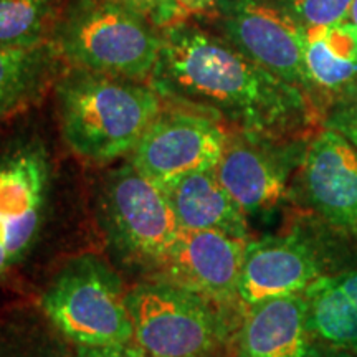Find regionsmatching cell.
<instances>
[{
    "mask_svg": "<svg viewBox=\"0 0 357 357\" xmlns=\"http://www.w3.org/2000/svg\"><path fill=\"white\" fill-rule=\"evenodd\" d=\"M227 139L229 129L220 119L169 102L142 134L129 162L162 187L185 174L215 169Z\"/></svg>",
    "mask_w": 357,
    "mask_h": 357,
    "instance_id": "52a82bcc",
    "label": "cell"
},
{
    "mask_svg": "<svg viewBox=\"0 0 357 357\" xmlns=\"http://www.w3.org/2000/svg\"><path fill=\"white\" fill-rule=\"evenodd\" d=\"M43 146H19L0 159V276L32 245L43 217L48 189Z\"/></svg>",
    "mask_w": 357,
    "mask_h": 357,
    "instance_id": "9c48e42d",
    "label": "cell"
},
{
    "mask_svg": "<svg viewBox=\"0 0 357 357\" xmlns=\"http://www.w3.org/2000/svg\"><path fill=\"white\" fill-rule=\"evenodd\" d=\"M305 294L270 298L248 306L236 336V357H321Z\"/></svg>",
    "mask_w": 357,
    "mask_h": 357,
    "instance_id": "5bb4252c",
    "label": "cell"
},
{
    "mask_svg": "<svg viewBox=\"0 0 357 357\" xmlns=\"http://www.w3.org/2000/svg\"><path fill=\"white\" fill-rule=\"evenodd\" d=\"M160 189L166 194L181 229L215 230L248 238L247 215L218 181L215 169L185 174Z\"/></svg>",
    "mask_w": 357,
    "mask_h": 357,
    "instance_id": "9a60e30c",
    "label": "cell"
},
{
    "mask_svg": "<svg viewBox=\"0 0 357 357\" xmlns=\"http://www.w3.org/2000/svg\"><path fill=\"white\" fill-rule=\"evenodd\" d=\"M334 278H336L339 287L344 289V291L352 298V301L357 305V270L344 271V273L334 276Z\"/></svg>",
    "mask_w": 357,
    "mask_h": 357,
    "instance_id": "484cf974",
    "label": "cell"
},
{
    "mask_svg": "<svg viewBox=\"0 0 357 357\" xmlns=\"http://www.w3.org/2000/svg\"><path fill=\"white\" fill-rule=\"evenodd\" d=\"M52 42L68 66L149 83L162 30L114 0H68Z\"/></svg>",
    "mask_w": 357,
    "mask_h": 357,
    "instance_id": "3957f363",
    "label": "cell"
},
{
    "mask_svg": "<svg viewBox=\"0 0 357 357\" xmlns=\"http://www.w3.org/2000/svg\"><path fill=\"white\" fill-rule=\"evenodd\" d=\"M101 205L114 247L129 260L158 268L181 231L164 190L128 162L108 177Z\"/></svg>",
    "mask_w": 357,
    "mask_h": 357,
    "instance_id": "8992f818",
    "label": "cell"
},
{
    "mask_svg": "<svg viewBox=\"0 0 357 357\" xmlns=\"http://www.w3.org/2000/svg\"><path fill=\"white\" fill-rule=\"evenodd\" d=\"M349 22H352L357 26V0H352L351 3V10H349Z\"/></svg>",
    "mask_w": 357,
    "mask_h": 357,
    "instance_id": "83f0119b",
    "label": "cell"
},
{
    "mask_svg": "<svg viewBox=\"0 0 357 357\" xmlns=\"http://www.w3.org/2000/svg\"><path fill=\"white\" fill-rule=\"evenodd\" d=\"M326 118L324 126L341 134L357 151V86L334 102Z\"/></svg>",
    "mask_w": 357,
    "mask_h": 357,
    "instance_id": "7402d4cb",
    "label": "cell"
},
{
    "mask_svg": "<svg viewBox=\"0 0 357 357\" xmlns=\"http://www.w3.org/2000/svg\"><path fill=\"white\" fill-rule=\"evenodd\" d=\"M294 144L235 129L229 131L215 172L245 215L271 212L288 199L289 159Z\"/></svg>",
    "mask_w": 357,
    "mask_h": 357,
    "instance_id": "30bf717a",
    "label": "cell"
},
{
    "mask_svg": "<svg viewBox=\"0 0 357 357\" xmlns=\"http://www.w3.org/2000/svg\"><path fill=\"white\" fill-rule=\"evenodd\" d=\"M303 29L349 19L352 0H263Z\"/></svg>",
    "mask_w": 357,
    "mask_h": 357,
    "instance_id": "ffe728a7",
    "label": "cell"
},
{
    "mask_svg": "<svg viewBox=\"0 0 357 357\" xmlns=\"http://www.w3.org/2000/svg\"><path fill=\"white\" fill-rule=\"evenodd\" d=\"M307 323L316 341L357 356V305L334 276H321L305 291Z\"/></svg>",
    "mask_w": 357,
    "mask_h": 357,
    "instance_id": "ac0fdd59",
    "label": "cell"
},
{
    "mask_svg": "<svg viewBox=\"0 0 357 357\" xmlns=\"http://www.w3.org/2000/svg\"><path fill=\"white\" fill-rule=\"evenodd\" d=\"M42 310L77 347L128 344L134 339L128 293L98 257L70 261L43 294Z\"/></svg>",
    "mask_w": 357,
    "mask_h": 357,
    "instance_id": "5b68a950",
    "label": "cell"
},
{
    "mask_svg": "<svg viewBox=\"0 0 357 357\" xmlns=\"http://www.w3.org/2000/svg\"><path fill=\"white\" fill-rule=\"evenodd\" d=\"M75 357H146L137 346L114 344V346H78Z\"/></svg>",
    "mask_w": 357,
    "mask_h": 357,
    "instance_id": "603a6c76",
    "label": "cell"
},
{
    "mask_svg": "<svg viewBox=\"0 0 357 357\" xmlns=\"http://www.w3.org/2000/svg\"><path fill=\"white\" fill-rule=\"evenodd\" d=\"M149 83L166 102L266 139L305 144L324 128V109L310 95L187 20L162 30Z\"/></svg>",
    "mask_w": 357,
    "mask_h": 357,
    "instance_id": "6da1fadb",
    "label": "cell"
},
{
    "mask_svg": "<svg viewBox=\"0 0 357 357\" xmlns=\"http://www.w3.org/2000/svg\"><path fill=\"white\" fill-rule=\"evenodd\" d=\"M114 2L139 13L160 30L185 20L187 17L177 0H114Z\"/></svg>",
    "mask_w": 357,
    "mask_h": 357,
    "instance_id": "44dd1931",
    "label": "cell"
},
{
    "mask_svg": "<svg viewBox=\"0 0 357 357\" xmlns=\"http://www.w3.org/2000/svg\"><path fill=\"white\" fill-rule=\"evenodd\" d=\"M68 0H0V45L37 47L52 42Z\"/></svg>",
    "mask_w": 357,
    "mask_h": 357,
    "instance_id": "d6986e66",
    "label": "cell"
},
{
    "mask_svg": "<svg viewBox=\"0 0 357 357\" xmlns=\"http://www.w3.org/2000/svg\"><path fill=\"white\" fill-rule=\"evenodd\" d=\"M128 307L146 357H208L231 331L229 306L167 280L137 284Z\"/></svg>",
    "mask_w": 357,
    "mask_h": 357,
    "instance_id": "277c9868",
    "label": "cell"
},
{
    "mask_svg": "<svg viewBox=\"0 0 357 357\" xmlns=\"http://www.w3.org/2000/svg\"><path fill=\"white\" fill-rule=\"evenodd\" d=\"M187 15L189 13H215L217 0H177Z\"/></svg>",
    "mask_w": 357,
    "mask_h": 357,
    "instance_id": "d4e9b609",
    "label": "cell"
},
{
    "mask_svg": "<svg viewBox=\"0 0 357 357\" xmlns=\"http://www.w3.org/2000/svg\"><path fill=\"white\" fill-rule=\"evenodd\" d=\"M303 50L323 109L357 86V26L352 22L303 29Z\"/></svg>",
    "mask_w": 357,
    "mask_h": 357,
    "instance_id": "2e32d148",
    "label": "cell"
},
{
    "mask_svg": "<svg viewBox=\"0 0 357 357\" xmlns=\"http://www.w3.org/2000/svg\"><path fill=\"white\" fill-rule=\"evenodd\" d=\"M12 357H70V356L60 344H55V342H43V344L32 347V349L22 351V354L20 352H17V354Z\"/></svg>",
    "mask_w": 357,
    "mask_h": 357,
    "instance_id": "cb8c5ba5",
    "label": "cell"
},
{
    "mask_svg": "<svg viewBox=\"0 0 357 357\" xmlns=\"http://www.w3.org/2000/svg\"><path fill=\"white\" fill-rule=\"evenodd\" d=\"M321 357H356L354 354H349V352L344 351H336V349H329L321 354Z\"/></svg>",
    "mask_w": 357,
    "mask_h": 357,
    "instance_id": "4316f807",
    "label": "cell"
},
{
    "mask_svg": "<svg viewBox=\"0 0 357 357\" xmlns=\"http://www.w3.org/2000/svg\"><path fill=\"white\" fill-rule=\"evenodd\" d=\"M66 68L53 42L37 47L0 45V119L37 105Z\"/></svg>",
    "mask_w": 357,
    "mask_h": 357,
    "instance_id": "e0dca14e",
    "label": "cell"
},
{
    "mask_svg": "<svg viewBox=\"0 0 357 357\" xmlns=\"http://www.w3.org/2000/svg\"><path fill=\"white\" fill-rule=\"evenodd\" d=\"M306 199L339 229L357 231V151L331 128L319 129L303 153Z\"/></svg>",
    "mask_w": 357,
    "mask_h": 357,
    "instance_id": "7c38bea8",
    "label": "cell"
},
{
    "mask_svg": "<svg viewBox=\"0 0 357 357\" xmlns=\"http://www.w3.org/2000/svg\"><path fill=\"white\" fill-rule=\"evenodd\" d=\"M61 136L88 162L108 164L131 154L166 106L146 82L68 66L55 84Z\"/></svg>",
    "mask_w": 357,
    "mask_h": 357,
    "instance_id": "7a4b0ae2",
    "label": "cell"
},
{
    "mask_svg": "<svg viewBox=\"0 0 357 357\" xmlns=\"http://www.w3.org/2000/svg\"><path fill=\"white\" fill-rule=\"evenodd\" d=\"M247 243L215 230L181 229L158 268L171 283L231 306L240 301L238 281Z\"/></svg>",
    "mask_w": 357,
    "mask_h": 357,
    "instance_id": "8fae6325",
    "label": "cell"
},
{
    "mask_svg": "<svg viewBox=\"0 0 357 357\" xmlns=\"http://www.w3.org/2000/svg\"><path fill=\"white\" fill-rule=\"evenodd\" d=\"M215 15L231 47L321 106L306 68L300 25L263 0H217Z\"/></svg>",
    "mask_w": 357,
    "mask_h": 357,
    "instance_id": "ba28073f",
    "label": "cell"
},
{
    "mask_svg": "<svg viewBox=\"0 0 357 357\" xmlns=\"http://www.w3.org/2000/svg\"><path fill=\"white\" fill-rule=\"evenodd\" d=\"M321 276L318 255L305 236L296 231L266 236L247 243L238 298L252 306L270 298L305 294Z\"/></svg>",
    "mask_w": 357,
    "mask_h": 357,
    "instance_id": "4fadbf2b",
    "label": "cell"
}]
</instances>
